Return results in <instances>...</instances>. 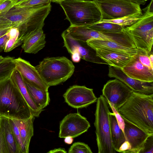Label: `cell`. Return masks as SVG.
<instances>
[{
  "instance_id": "5bb4252c",
  "label": "cell",
  "mask_w": 153,
  "mask_h": 153,
  "mask_svg": "<svg viewBox=\"0 0 153 153\" xmlns=\"http://www.w3.org/2000/svg\"><path fill=\"white\" fill-rule=\"evenodd\" d=\"M64 47L71 54L74 52L79 53L81 58L84 60L98 64H107L106 62L96 55L95 50L87 43L73 38L66 30L62 33Z\"/></svg>"
},
{
  "instance_id": "4316f807",
  "label": "cell",
  "mask_w": 153,
  "mask_h": 153,
  "mask_svg": "<svg viewBox=\"0 0 153 153\" xmlns=\"http://www.w3.org/2000/svg\"><path fill=\"white\" fill-rule=\"evenodd\" d=\"M8 33L9 37L6 42L4 50L5 52L10 51L22 44L23 42L19 30L17 28L11 27Z\"/></svg>"
},
{
  "instance_id": "c3c4849f",
  "label": "cell",
  "mask_w": 153,
  "mask_h": 153,
  "mask_svg": "<svg viewBox=\"0 0 153 153\" xmlns=\"http://www.w3.org/2000/svg\"></svg>"
},
{
  "instance_id": "e0dca14e",
  "label": "cell",
  "mask_w": 153,
  "mask_h": 153,
  "mask_svg": "<svg viewBox=\"0 0 153 153\" xmlns=\"http://www.w3.org/2000/svg\"><path fill=\"white\" fill-rule=\"evenodd\" d=\"M108 76L114 78L123 82L133 91L150 94H153V82L140 81L131 78L123 71L121 68L109 66Z\"/></svg>"
},
{
  "instance_id": "484cf974",
  "label": "cell",
  "mask_w": 153,
  "mask_h": 153,
  "mask_svg": "<svg viewBox=\"0 0 153 153\" xmlns=\"http://www.w3.org/2000/svg\"><path fill=\"white\" fill-rule=\"evenodd\" d=\"M92 30L102 33H118L123 31V27L113 23L108 22H99L87 26Z\"/></svg>"
},
{
  "instance_id": "ee69618b",
  "label": "cell",
  "mask_w": 153,
  "mask_h": 153,
  "mask_svg": "<svg viewBox=\"0 0 153 153\" xmlns=\"http://www.w3.org/2000/svg\"><path fill=\"white\" fill-rule=\"evenodd\" d=\"M139 5H144L146 3V1L144 0H130Z\"/></svg>"
},
{
  "instance_id": "bcb514c9",
  "label": "cell",
  "mask_w": 153,
  "mask_h": 153,
  "mask_svg": "<svg viewBox=\"0 0 153 153\" xmlns=\"http://www.w3.org/2000/svg\"><path fill=\"white\" fill-rule=\"evenodd\" d=\"M65 0H51V1L53 2L59 3L60 2Z\"/></svg>"
},
{
  "instance_id": "f35d334b",
  "label": "cell",
  "mask_w": 153,
  "mask_h": 153,
  "mask_svg": "<svg viewBox=\"0 0 153 153\" xmlns=\"http://www.w3.org/2000/svg\"><path fill=\"white\" fill-rule=\"evenodd\" d=\"M71 58L74 62H78L80 61L81 58L79 53L74 52L72 54Z\"/></svg>"
},
{
  "instance_id": "d4e9b609",
  "label": "cell",
  "mask_w": 153,
  "mask_h": 153,
  "mask_svg": "<svg viewBox=\"0 0 153 153\" xmlns=\"http://www.w3.org/2000/svg\"><path fill=\"white\" fill-rule=\"evenodd\" d=\"M111 140L114 147L117 152L126 141L124 133L119 125L114 113H109Z\"/></svg>"
},
{
  "instance_id": "681fc988",
  "label": "cell",
  "mask_w": 153,
  "mask_h": 153,
  "mask_svg": "<svg viewBox=\"0 0 153 153\" xmlns=\"http://www.w3.org/2000/svg\"><path fill=\"white\" fill-rule=\"evenodd\" d=\"M0 117H1V116H0Z\"/></svg>"
},
{
  "instance_id": "7a4b0ae2",
  "label": "cell",
  "mask_w": 153,
  "mask_h": 153,
  "mask_svg": "<svg viewBox=\"0 0 153 153\" xmlns=\"http://www.w3.org/2000/svg\"><path fill=\"white\" fill-rule=\"evenodd\" d=\"M51 8V3L29 7H13L4 16L11 21L12 27L19 29L23 38L42 29Z\"/></svg>"
},
{
  "instance_id": "ba28073f",
  "label": "cell",
  "mask_w": 153,
  "mask_h": 153,
  "mask_svg": "<svg viewBox=\"0 0 153 153\" xmlns=\"http://www.w3.org/2000/svg\"><path fill=\"white\" fill-rule=\"evenodd\" d=\"M66 30L73 38L84 42L94 39L113 42L124 46L137 49L131 39L123 31L118 33H107L92 30L86 26H71Z\"/></svg>"
},
{
  "instance_id": "4fadbf2b",
  "label": "cell",
  "mask_w": 153,
  "mask_h": 153,
  "mask_svg": "<svg viewBox=\"0 0 153 153\" xmlns=\"http://www.w3.org/2000/svg\"><path fill=\"white\" fill-rule=\"evenodd\" d=\"M63 97L69 106L75 108L86 107L97 102V100L92 89L77 85L70 87Z\"/></svg>"
},
{
  "instance_id": "1f68e13d",
  "label": "cell",
  "mask_w": 153,
  "mask_h": 153,
  "mask_svg": "<svg viewBox=\"0 0 153 153\" xmlns=\"http://www.w3.org/2000/svg\"><path fill=\"white\" fill-rule=\"evenodd\" d=\"M51 2V0H27L14 7L18 8L32 7L47 4H50Z\"/></svg>"
},
{
  "instance_id": "277c9868",
  "label": "cell",
  "mask_w": 153,
  "mask_h": 153,
  "mask_svg": "<svg viewBox=\"0 0 153 153\" xmlns=\"http://www.w3.org/2000/svg\"><path fill=\"white\" fill-rule=\"evenodd\" d=\"M72 26H88L102 19L97 5L89 0H65L59 3Z\"/></svg>"
},
{
  "instance_id": "52a82bcc",
  "label": "cell",
  "mask_w": 153,
  "mask_h": 153,
  "mask_svg": "<svg viewBox=\"0 0 153 153\" xmlns=\"http://www.w3.org/2000/svg\"><path fill=\"white\" fill-rule=\"evenodd\" d=\"M143 10L145 13L139 19L131 25L123 27V31L137 48L144 49L150 53L153 44V11L148 6Z\"/></svg>"
},
{
  "instance_id": "f6af8a7d",
  "label": "cell",
  "mask_w": 153,
  "mask_h": 153,
  "mask_svg": "<svg viewBox=\"0 0 153 153\" xmlns=\"http://www.w3.org/2000/svg\"><path fill=\"white\" fill-rule=\"evenodd\" d=\"M149 58L151 64L153 65V55L152 52V53L151 52L150 53L149 55Z\"/></svg>"
},
{
  "instance_id": "f546056e",
  "label": "cell",
  "mask_w": 153,
  "mask_h": 153,
  "mask_svg": "<svg viewBox=\"0 0 153 153\" xmlns=\"http://www.w3.org/2000/svg\"><path fill=\"white\" fill-rule=\"evenodd\" d=\"M9 120L17 146L19 153H26L17 125L12 119L9 118Z\"/></svg>"
},
{
  "instance_id": "7c38bea8",
  "label": "cell",
  "mask_w": 153,
  "mask_h": 153,
  "mask_svg": "<svg viewBox=\"0 0 153 153\" xmlns=\"http://www.w3.org/2000/svg\"><path fill=\"white\" fill-rule=\"evenodd\" d=\"M90 127V124L85 117L78 113H70L60 123L59 137L75 138L87 131Z\"/></svg>"
},
{
  "instance_id": "7402d4cb",
  "label": "cell",
  "mask_w": 153,
  "mask_h": 153,
  "mask_svg": "<svg viewBox=\"0 0 153 153\" xmlns=\"http://www.w3.org/2000/svg\"><path fill=\"white\" fill-rule=\"evenodd\" d=\"M34 117L31 115L24 120L12 119L17 125L26 153L29 152L30 140L33 135V123Z\"/></svg>"
},
{
  "instance_id": "f1b7e54d",
  "label": "cell",
  "mask_w": 153,
  "mask_h": 153,
  "mask_svg": "<svg viewBox=\"0 0 153 153\" xmlns=\"http://www.w3.org/2000/svg\"><path fill=\"white\" fill-rule=\"evenodd\" d=\"M143 14L142 13H137L113 19H102L98 22H105L113 23L124 27L130 26L134 23L139 19Z\"/></svg>"
},
{
  "instance_id": "d590c367",
  "label": "cell",
  "mask_w": 153,
  "mask_h": 153,
  "mask_svg": "<svg viewBox=\"0 0 153 153\" xmlns=\"http://www.w3.org/2000/svg\"><path fill=\"white\" fill-rule=\"evenodd\" d=\"M0 153H9L5 138L0 127Z\"/></svg>"
},
{
  "instance_id": "4dcf8cb0",
  "label": "cell",
  "mask_w": 153,
  "mask_h": 153,
  "mask_svg": "<svg viewBox=\"0 0 153 153\" xmlns=\"http://www.w3.org/2000/svg\"><path fill=\"white\" fill-rule=\"evenodd\" d=\"M69 153H92L88 146L85 143L77 142L74 143L68 150Z\"/></svg>"
},
{
  "instance_id": "60d3db41",
  "label": "cell",
  "mask_w": 153,
  "mask_h": 153,
  "mask_svg": "<svg viewBox=\"0 0 153 153\" xmlns=\"http://www.w3.org/2000/svg\"><path fill=\"white\" fill-rule=\"evenodd\" d=\"M64 142L65 143L68 144H71L73 141V138L68 136L65 138Z\"/></svg>"
},
{
  "instance_id": "b9f144b4",
  "label": "cell",
  "mask_w": 153,
  "mask_h": 153,
  "mask_svg": "<svg viewBox=\"0 0 153 153\" xmlns=\"http://www.w3.org/2000/svg\"><path fill=\"white\" fill-rule=\"evenodd\" d=\"M11 28L9 27L0 29V37L7 33L9 31Z\"/></svg>"
},
{
  "instance_id": "d6a6232c",
  "label": "cell",
  "mask_w": 153,
  "mask_h": 153,
  "mask_svg": "<svg viewBox=\"0 0 153 153\" xmlns=\"http://www.w3.org/2000/svg\"><path fill=\"white\" fill-rule=\"evenodd\" d=\"M13 7L10 0H0V16L5 15Z\"/></svg>"
},
{
  "instance_id": "74e56055",
  "label": "cell",
  "mask_w": 153,
  "mask_h": 153,
  "mask_svg": "<svg viewBox=\"0 0 153 153\" xmlns=\"http://www.w3.org/2000/svg\"><path fill=\"white\" fill-rule=\"evenodd\" d=\"M8 32L0 37V52L4 50L6 42L9 38Z\"/></svg>"
},
{
  "instance_id": "ffe728a7",
  "label": "cell",
  "mask_w": 153,
  "mask_h": 153,
  "mask_svg": "<svg viewBox=\"0 0 153 153\" xmlns=\"http://www.w3.org/2000/svg\"><path fill=\"white\" fill-rule=\"evenodd\" d=\"M86 42L94 50L97 49H105L132 56L136 53L137 50V49L124 46L112 41L91 39L88 40Z\"/></svg>"
},
{
  "instance_id": "44dd1931",
  "label": "cell",
  "mask_w": 153,
  "mask_h": 153,
  "mask_svg": "<svg viewBox=\"0 0 153 153\" xmlns=\"http://www.w3.org/2000/svg\"><path fill=\"white\" fill-rule=\"evenodd\" d=\"M10 76L16 83L28 104L32 115L34 117H39L43 110L37 107L33 101L25 82L20 73L15 68Z\"/></svg>"
},
{
  "instance_id": "7bdbcfd3",
  "label": "cell",
  "mask_w": 153,
  "mask_h": 153,
  "mask_svg": "<svg viewBox=\"0 0 153 153\" xmlns=\"http://www.w3.org/2000/svg\"><path fill=\"white\" fill-rule=\"evenodd\" d=\"M27 0H10L14 7Z\"/></svg>"
},
{
  "instance_id": "2e32d148",
  "label": "cell",
  "mask_w": 153,
  "mask_h": 153,
  "mask_svg": "<svg viewBox=\"0 0 153 153\" xmlns=\"http://www.w3.org/2000/svg\"><path fill=\"white\" fill-rule=\"evenodd\" d=\"M15 69L20 73L24 81L44 91L49 88L45 83L35 67L20 57L13 59Z\"/></svg>"
},
{
  "instance_id": "ab89813d",
  "label": "cell",
  "mask_w": 153,
  "mask_h": 153,
  "mask_svg": "<svg viewBox=\"0 0 153 153\" xmlns=\"http://www.w3.org/2000/svg\"><path fill=\"white\" fill-rule=\"evenodd\" d=\"M48 153H66L67 152L64 148H59L55 149L52 150H50L48 152Z\"/></svg>"
},
{
  "instance_id": "9c48e42d",
  "label": "cell",
  "mask_w": 153,
  "mask_h": 153,
  "mask_svg": "<svg viewBox=\"0 0 153 153\" xmlns=\"http://www.w3.org/2000/svg\"><path fill=\"white\" fill-rule=\"evenodd\" d=\"M146 50L137 48L133 58L122 69L128 76L140 81L153 82V65Z\"/></svg>"
},
{
  "instance_id": "30bf717a",
  "label": "cell",
  "mask_w": 153,
  "mask_h": 153,
  "mask_svg": "<svg viewBox=\"0 0 153 153\" xmlns=\"http://www.w3.org/2000/svg\"><path fill=\"white\" fill-rule=\"evenodd\" d=\"M93 1L100 10L102 19H113L137 13H142L140 5L130 0Z\"/></svg>"
},
{
  "instance_id": "8fae6325",
  "label": "cell",
  "mask_w": 153,
  "mask_h": 153,
  "mask_svg": "<svg viewBox=\"0 0 153 153\" xmlns=\"http://www.w3.org/2000/svg\"><path fill=\"white\" fill-rule=\"evenodd\" d=\"M133 91L121 81L115 79L109 80L104 85L102 95L108 104L117 111L126 102Z\"/></svg>"
},
{
  "instance_id": "9a60e30c",
  "label": "cell",
  "mask_w": 153,
  "mask_h": 153,
  "mask_svg": "<svg viewBox=\"0 0 153 153\" xmlns=\"http://www.w3.org/2000/svg\"><path fill=\"white\" fill-rule=\"evenodd\" d=\"M122 117L124 122L123 132L126 140L128 142L131 146L128 153H140L146 140L151 134Z\"/></svg>"
},
{
  "instance_id": "83f0119b",
  "label": "cell",
  "mask_w": 153,
  "mask_h": 153,
  "mask_svg": "<svg viewBox=\"0 0 153 153\" xmlns=\"http://www.w3.org/2000/svg\"><path fill=\"white\" fill-rule=\"evenodd\" d=\"M14 58L0 56V80L10 76L15 68Z\"/></svg>"
},
{
  "instance_id": "e575fe53",
  "label": "cell",
  "mask_w": 153,
  "mask_h": 153,
  "mask_svg": "<svg viewBox=\"0 0 153 153\" xmlns=\"http://www.w3.org/2000/svg\"><path fill=\"white\" fill-rule=\"evenodd\" d=\"M108 105L112 110L113 113L114 114L119 125L123 132L124 122L123 118L113 106L110 104Z\"/></svg>"
},
{
  "instance_id": "8d00e7d4",
  "label": "cell",
  "mask_w": 153,
  "mask_h": 153,
  "mask_svg": "<svg viewBox=\"0 0 153 153\" xmlns=\"http://www.w3.org/2000/svg\"><path fill=\"white\" fill-rule=\"evenodd\" d=\"M11 21L4 16H0V29L11 27Z\"/></svg>"
},
{
  "instance_id": "7dc6e473",
  "label": "cell",
  "mask_w": 153,
  "mask_h": 153,
  "mask_svg": "<svg viewBox=\"0 0 153 153\" xmlns=\"http://www.w3.org/2000/svg\"><path fill=\"white\" fill-rule=\"evenodd\" d=\"M145 1H146L147 0H144Z\"/></svg>"
},
{
  "instance_id": "603a6c76",
  "label": "cell",
  "mask_w": 153,
  "mask_h": 153,
  "mask_svg": "<svg viewBox=\"0 0 153 153\" xmlns=\"http://www.w3.org/2000/svg\"><path fill=\"white\" fill-rule=\"evenodd\" d=\"M0 127L4 135L9 153H19L9 118L0 117Z\"/></svg>"
},
{
  "instance_id": "d6986e66",
  "label": "cell",
  "mask_w": 153,
  "mask_h": 153,
  "mask_svg": "<svg viewBox=\"0 0 153 153\" xmlns=\"http://www.w3.org/2000/svg\"><path fill=\"white\" fill-rule=\"evenodd\" d=\"M45 43V35L42 29L25 37L22 48L25 53L36 54L44 47Z\"/></svg>"
},
{
  "instance_id": "6da1fadb",
  "label": "cell",
  "mask_w": 153,
  "mask_h": 153,
  "mask_svg": "<svg viewBox=\"0 0 153 153\" xmlns=\"http://www.w3.org/2000/svg\"><path fill=\"white\" fill-rule=\"evenodd\" d=\"M117 111L128 121L149 134H153V94L133 91Z\"/></svg>"
},
{
  "instance_id": "3957f363",
  "label": "cell",
  "mask_w": 153,
  "mask_h": 153,
  "mask_svg": "<svg viewBox=\"0 0 153 153\" xmlns=\"http://www.w3.org/2000/svg\"><path fill=\"white\" fill-rule=\"evenodd\" d=\"M31 115L27 102L10 76L0 80V116L24 120Z\"/></svg>"
},
{
  "instance_id": "5b68a950",
  "label": "cell",
  "mask_w": 153,
  "mask_h": 153,
  "mask_svg": "<svg viewBox=\"0 0 153 153\" xmlns=\"http://www.w3.org/2000/svg\"><path fill=\"white\" fill-rule=\"evenodd\" d=\"M35 68L49 87L66 81L72 76L75 69L72 62L65 56L44 58Z\"/></svg>"
},
{
  "instance_id": "cb8c5ba5",
  "label": "cell",
  "mask_w": 153,
  "mask_h": 153,
  "mask_svg": "<svg viewBox=\"0 0 153 153\" xmlns=\"http://www.w3.org/2000/svg\"><path fill=\"white\" fill-rule=\"evenodd\" d=\"M25 83L34 103L39 108L43 110L49 105L50 102L48 91L37 88L27 82Z\"/></svg>"
},
{
  "instance_id": "836d02e7",
  "label": "cell",
  "mask_w": 153,
  "mask_h": 153,
  "mask_svg": "<svg viewBox=\"0 0 153 153\" xmlns=\"http://www.w3.org/2000/svg\"><path fill=\"white\" fill-rule=\"evenodd\" d=\"M153 153V134L150 135L146 140L140 153Z\"/></svg>"
},
{
  "instance_id": "8992f818",
  "label": "cell",
  "mask_w": 153,
  "mask_h": 153,
  "mask_svg": "<svg viewBox=\"0 0 153 153\" xmlns=\"http://www.w3.org/2000/svg\"><path fill=\"white\" fill-rule=\"evenodd\" d=\"M108 102L102 95L97 98L94 125L98 153H115L111 140Z\"/></svg>"
},
{
  "instance_id": "ac0fdd59",
  "label": "cell",
  "mask_w": 153,
  "mask_h": 153,
  "mask_svg": "<svg viewBox=\"0 0 153 153\" xmlns=\"http://www.w3.org/2000/svg\"><path fill=\"white\" fill-rule=\"evenodd\" d=\"M96 55L110 66L122 69L133 58L134 56L107 50H95Z\"/></svg>"
}]
</instances>
